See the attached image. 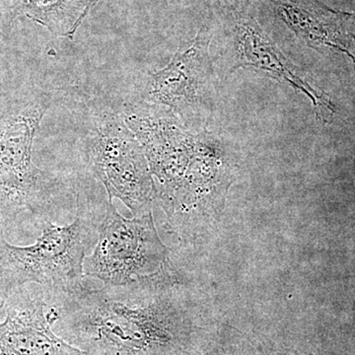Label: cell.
<instances>
[{
    "label": "cell",
    "mask_w": 355,
    "mask_h": 355,
    "mask_svg": "<svg viewBox=\"0 0 355 355\" xmlns=\"http://www.w3.org/2000/svg\"><path fill=\"white\" fill-rule=\"evenodd\" d=\"M53 95L38 92L0 116V219L41 214L57 193L55 178L32 161V144Z\"/></svg>",
    "instance_id": "cell-3"
},
{
    "label": "cell",
    "mask_w": 355,
    "mask_h": 355,
    "mask_svg": "<svg viewBox=\"0 0 355 355\" xmlns=\"http://www.w3.org/2000/svg\"><path fill=\"white\" fill-rule=\"evenodd\" d=\"M142 148L153 178L155 200L182 239L203 229L220 205V150L207 135H193L176 121L147 130Z\"/></svg>",
    "instance_id": "cell-2"
},
{
    "label": "cell",
    "mask_w": 355,
    "mask_h": 355,
    "mask_svg": "<svg viewBox=\"0 0 355 355\" xmlns=\"http://www.w3.org/2000/svg\"><path fill=\"white\" fill-rule=\"evenodd\" d=\"M92 125L89 164L104 184L109 200L119 198L133 216L153 211L155 189L148 161L121 114L99 110L93 116Z\"/></svg>",
    "instance_id": "cell-5"
},
{
    "label": "cell",
    "mask_w": 355,
    "mask_h": 355,
    "mask_svg": "<svg viewBox=\"0 0 355 355\" xmlns=\"http://www.w3.org/2000/svg\"><path fill=\"white\" fill-rule=\"evenodd\" d=\"M97 233L94 251L84 259L83 273L101 280L104 286H121L148 277L169 263L153 211L125 218L108 200Z\"/></svg>",
    "instance_id": "cell-6"
},
{
    "label": "cell",
    "mask_w": 355,
    "mask_h": 355,
    "mask_svg": "<svg viewBox=\"0 0 355 355\" xmlns=\"http://www.w3.org/2000/svg\"><path fill=\"white\" fill-rule=\"evenodd\" d=\"M236 69L253 67L266 72L280 83H287L307 96L316 109L318 120H324V110L334 113L335 108L323 93L311 87L299 70L273 44L256 20L248 16H238L234 25Z\"/></svg>",
    "instance_id": "cell-9"
},
{
    "label": "cell",
    "mask_w": 355,
    "mask_h": 355,
    "mask_svg": "<svg viewBox=\"0 0 355 355\" xmlns=\"http://www.w3.org/2000/svg\"><path fill=\"white\" fill-rule=\"evenodd\" d=\"M220 355H223V354H220Z\"/></svg>",
    "instance_id": "cell-12"
},
{
    "label": "cell",
    "mask_w": 355,
    "mask_h": 355,
    "mask_svg": "<svg viewBox=\"0 0 355 355\" xmlns=\"http://www.w3.org/2000/svg\"><path fill=\"white\" fill-rule=\"evenodd\" d=\"M98 225L77 214L72 223L46 221L35 244L16 247L0 239V288L4 298L26 284L69 294L83 284V263Z\"/></svg>",
    "instance_id": "cell-4"
},
{
    "label": "cell",
    "mask_w": 355,
    "mask_h": 355,
    "mask_svg": "<svg viewBox=\"0 0 355 355\" xmlns=\"http://www.w3.org/2000/svg\"><path fill=\"white\" fill-rule=\"evenodd\" d=\"M277 11L282 20L310 46H331L350 53L355 42V14L336 12L316 0H279Z\"/></svg>",
    "instance_id": "cell-10"
},
{
    "label": "cell",
    "mask_w": 355,
    "mask_h": 355,
    "mask_svg": "<svg viewBox=\"0 0 355 355\" xmlns=\"http://www.w3.org/2000/svg\"><path fill=\"white\" fill-rule=\"evenodd\" d=\"M288 355H298V354H288Z\"/></svg>",
    "instance_id": "cell-11"
},
{
    "label": "cell",
    "mask_w": 355,
    "mask_h": 355,
    "mask_svg": "<svg viewBox=\"0 0 355 355\" xmlns=\"http://www.w3.org/2000/svg\"><path fill=\"white\" fill-rule=\"evenodd\" d=\"M62 300V313L102 355H184L200 329L197 294L169 263L121 286H83Z\"/></svg>",
    "instance_id": "cell-1"
},
{
    "label": "cell",
    "mask_w": 355,
    "mask_h": 355,
    "mask_svg": "<svg viewBox=\"0 0 355 355\" xmlns=\"http://www.w3.org/2000/svg\"><path fill=\"white\" fill-rule=\"evenodd\" d=\"M43 294L19 296L6 307V318L0 323V355H84L58 338L51 324L60 316L58 310L44 312Z\"/></svg>",
    "instance_id": "cell-8"
},
{
    "label": "cell",
    "mask_w": 355,
    "mask_h": 355,
    "mask_svg": "<svg viewBox=\"0 0 355 355\" xmlns=\"http://www.w3.org/2000/svg\"><path fill=\"white\" fill-rule=\"evenodd\" d=\"M209 28L203 25L195 40L180 49L167 67L150 74L144 100L167 107L187 123L200 118L209 106Z\"/></svg>",
    "instance_id": "cell-7"
}]
</instances>
